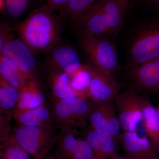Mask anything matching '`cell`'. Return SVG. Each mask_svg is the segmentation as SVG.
<instances>
[{
	"instance_id": "obj_28",
	"label": "cell",
	"mask_w": 159,
	"mask_h": 159,
	"mask_svg": "<svg viewBox=\"0 0 159 159\" xmlns=\"http://www.w3.org/2000/svg\"><path fill=\"white\" fill-rule=\"evenodd\" d=\"M15 38L12 28L7 22H1L0 25V54L2 52L5 44Z\"/></svg>"
},
{
	"instance_id": "obj_7",
	"label": "cell",
	"mask_w": 159,
	"mask_h": 159,
	"mask_svg": "<svg viewBox=\"0 0 159 159\" xmlns=\"http://www.w3.org/2000/svg\"><path fill=\"white\" fill-rule=\"evenodd\" d=\"M142 94L128 86L114 99L122 132H137L142 120Z\"/></svg>"
},
{
	"instance_id": "obj_12",
	"label": "cell",
	"mask_w": 159,
	"mask_h": 159,
	"mask_svg": "<svg viewBox=\"0 0 159 159\" xmlns=\"http://www.w3.org/2000/svg\"><path fill=\"white\" fill-rule=\"evenodd\" d=\"M125 155L132 159H159L158 152L148 137L137 132H122L119 137Z\"/></svg>"
},
{
	"instance_id": "obj_26",
	"label": "cell",
	"mask_w": 159,
	"mask_h": 159,
	"mask_svg": "<svg viewBox=\"0 0 159 159\" xmlns=\"http://www.w3.org/2000/svg\"><path fill=\"white\" fill-rule=\"evenodd\" d=\"M72 159H94L92 148L86 139H79L78 147Z\"/></svg>"
},
{
	"instance_id": "obj_20",
	"label": "cell",
	"mask_w": 159,
	"mask_h": 159,
	"mask_svg": "<svg viewBox=\"0 0 159 159\" xmlns=\"http://www.w3.org/2000/svg\"><path fill=\"white\" fill-rule=\"evenodd\" d=\"M99 0H69L60 15L70 20L79 28L84 18Z\"/></svg>"
},
{
	"instance_id": "obj_10",
	"label": "cell",
	"mask_w": 159,
	"mask_h": 159,
	"mask_svg": "<svg viewBox=\"0 0 159 159\" xmlns=\"http://www.w3.org/2000/svg\"><path fill=\"white\" fill-rule=\"evenodd\" d=\"M89 121L91 128L109 134L119 142L122 129L114 101L101 104L93 103Z\"/></svg>"
},
{
	"instance_id": "obj_11",
	"label": "cell",
	"mask_w": 159,
	"mask_h": 159,
	"mask_svg": "<svg viewBox=\"0 0 159 159\" xmlns=\"http://www.w3.org/2000/svg\"><path fill=\"white\" fill-rule=\"evenodd\" d=\"M34 53L21 40L14 38L6 43L0 55L11 60L28 79H34L36 59Z\"/></svg>"
},
{
	"instance_id": "obj_6",
	"label": "cell",
	"mask_w": 159,
	"mask_h": 159,
	"mask_svg": "<svg viewBox=\"0 0 159 159\" xmlns=\"http://www.w3.org/2000/svg\"><path fill=\"white\" fill-rule=\"evenodd\" d=\"M11 136L34 159H45L56 142L55 129L18 125Z\"/></svg>"
},
{
	"instance_id": "obj_32",
	"label": "cell",
	"mask_w": 159,
	"mask_h": 159,
	"mask_svg": "<svg viewBox=\"0 0 159 159\" xmlns=\"http://www.w3.org/2000/svg\"><path fill=\"white\" fill-rule=\"evenodd\" d=\"M45 159H58L55 156H50L48 157L47 158H46Z\"/></svg>"
},
{
	"instance_id": "obj_22",
	"label": "cell",
	"mask_w": 159,
	"mask_h": 159,
	"mask_svg": "<svg viewBox=\"0 0 159 159\" xmlns=\"http://www.w3.org/2000/svg\"><path fill=\"white\" fill-rule=\"evenodd\" d=\"M20 90L0 76V107L2 111H12L16 106Z\"/></svg>"
},
{
	"instance_id": "obj_19",
	"label": "cell",
	"mask_w": 159,
	"mask_h": 159,
	"mask_svg": "<svg viewBox=\"0 0 159 159\" xmlns=\"http://www.w3.org/2000/svg\"><path fill=\"white\" fill-rule=\"evenodd\" d=\"M79 134L76 129L61 131L56 138L57 147L55 157L58 159H72L78 147L79 139L76 136Z\"/></svg>"
},
{
	"instance_id": "obj_34",
	"label": "cell",
	"mask_w": 159,
	"mask_h": 159,
	"mask_svg": "<svg viewBox=\"0 0 159 159\" xmlns=\"http://www.w3.org/2000/svg\"><path fill=\"white\" fill-rule=\"evenodd\" d=\"M157 109L158 112L159 117V104L158 106L157 107Z\"/></svg>"
},
{
	"instance_id": "obj_30",
	"label": "cell",
	"mask_w": 159,
	"mask_h": 159,
	"mask_svg": "<svg viewBox=\"0 0 159 159\" xmlns=\"http://www.w3.org/2000/svg\"><path fill=\"white\" fill-rule=\"evenodd\" d=\"M137 1L144 10L159 14V0H137Z\"/></svg>"
},
{
	"instance_id": "obj_24",
	"label": "cell",
	"mask_w": 159,
	"mask_h": 159,
	"mask_svg": "<svg viewBox=\"0 0 159 159\" xmlns=\"http://www.w3.org/2000/svg\"><path fill=\"white\" fill-rule=\"evenodd\" d=\"M1 157L3 159H30V154L11 135L2 143Z\"/></svg>"
},
{
	"instance_id": "obj_17",
	"label": "cell",
	"mask_w": 159,
	"mask_h": 159,
	"mask_svg": "<svg viewBox=\"0 0 159 159\" xmlns=\"http://www.w3.org/2000/svg\"><path fill=\"white\" fill-rule=\"evenodd\" d=\"M45 103V99L37 80L28 79L20 90V95L15 108L26 110L36 108Z\"/></svg>"
},
{
	"instance_id": "obj_18",
	"label": "cell",
	"mask_w": 159,
	"mask_h": 159,
	"mask_svg": "<svg viewBox=\"0 0 159 159\" xmlns=\"http://www.w3.org/2000/svg\"><path fill=\"white\" fill-rule=\"evenodd\" d=\"M49 84L51 93L56 99L76 97L85 99L80 93L72 87L70 77L64 72L51 70L49 76Z\"/></svg>"
},
{
	"instance_id": "obj_13",
	"label": "cell",
	"mask_w": 159,
	"mask_h": 159,
	"mask_svg": "<svg viewBox=\"0 0 159 159\" xmlns=\"http://www.w3.org/2000/svg\"><path fill=\"white\" fill-rule=\"evenodd\" d=\"M48 52L51 70L61 71L70 76L83 65L77 51L70 46L57 45Z\"/></svg>"
},
{
	"instance_id": "obj_33",
	"label": "cell",
	"mask_w": 159,
	"mask_h": 159,
	"mask_svg": "<svg viewBox=\"0 0 159 159\" xmlns=\"http://www.w3.org/2000/svg\"><path fill=\"white\" fill-rule=\"evenodd\" d=\"M126 1H128L129 2L133 3L134 2V0H126Z\"/></svg>"
},
{
	"instance_id": "obj_15",
	"label": "cell",
	"mask_w": 159,
	"mask_h": 159,
	"mask_svg": "<svg viewBox=\"0 0 159 159\" xmlns=\"http://www.w3.org/2000/svg\"><path fill=\"white\" fill-rule=\"evenodd\" d=\"M12 118L18 125L30 127H52L53 122L50 110L45 103L36 108L20 110L14 108L11 111Z\"/></svg>"
},
{
	"instance_id": "obj_3",
	"label": "cell",
	"mask_w": 159,
	"mask_h": 159,
	"mask_svg": "<svg viewBox=\"0 0 159 159\" xmlns=\"http://www.w3.org/2000/svg\"><path fill=\"white\" fill-rule=\"evenodd\" d=\"M125 0H99L83 20L81 28L98 37L113 39L132 5Z\"/></svg>"
},
{
	"instance_id": "obj_21",
	"label": "cell",
	"mask_w": 159,
	"mask_h": 159,
	"mask_svg": "<svg viewBox=\"0 0 159 159\" xmlns=\"http://www.w3.org/2000/svg\"><path fill=\"white\" fill-rule=\"evenodd\" d=\"M0 76L19 90L28 80L11 60L3 55H0Z\"/></svg>"
},
{
	"instance_id": "obj_5",
	"label": "cell",
	"mask_w": 159,
	"mask_h": 159,
	"mask_svg": "<svg viewBox=\"0 0 159 159\" xmlns=\"http://www.w3.org/2000/svg\"><path fill=\"white\" fill-rule=\"evenodd\" d=\"M79 97L56 99L50 110L53 124L61 131L84 127L93 103Z\"/></svg>"
},
{
	"instance_id": "obj_8",
	"label": "cell",
	"mask_w": 159,
	"mask_h": 159,
	"mask_svg": "<svg viewBox=\"0 0 159 159\" xmlns=\"http://www.w3.org/2000/svg\"><path fill=\"white\" fill-rule=\"evenodd\" d=\"M128 86L144 95H159V57L124 70Z\"/></svg>"
},
{
	"instance_id": "obj_23",
	"label": "cell",
	"mask_w": 159,
	"mask_h": 159,
	"mask_svg": "<svg viewBox=\"0 0 159 159\" xmlns=\"http://www.w3.org/2000/svg\"><path fill=\"white\" fill-rule=\"evenodd\" d=\"M69 77L72 87L80 93L84 99H88L91 76L85 65L83 64L81 68Z\"/></svg>"
},
{
	"instance_id": "obj_9",
	"label": "cell",
	"mask_w": 159,
	"mask_h": 159,
	"mask_svg": "<svg viewBox=\"0 0 159 159\" xmlns=\"http://www.w3.org/2000/svg\"><path fill=\"white\" fill-rule=\"evenodd\" d=\"M84 64L91 76L89 99L94 104L113 102L120 93L122 84L116 79L107 77L88 61Z\"/></svg>"
},
{
	"instance_id": "obj_2",
	"label": "cell",
	"mask_w": 159,
	"mask_h": 159,
	"mask_svg": "<svg viewBox=\"0 0 159 159\" xmlns=\"http://www.w3.org/2000/svg\"><path fill=\"white\" fill-rule=\"evenodd\" d=\"M61 17L42 5L18 23L15 29L20 39L34 54L48 52L60 40Z\"/></svg>"
},
{
	"instance_id": "obj_4",
	"label": "cell",
	"mask_w": 159,
	"mask_h": 159,
	"mask_svg": "<svg viewBox=\"0 0 159 159\" xmlns=\"http://www.w3.org/2000/svg\"><path fill=\"white\" fill-rule=\"evenodd\" d=\"M79 44L87 61L112 79L122 70L119 52L112 40L79 29Z\"/></svg>"
},
{
	"instance_id": "obj_31",
	"label": "cell",
	"mask_w": 159,
	"mask_h": 159,
	"mask_svg": "<svg viewBox=\"0 0 159 159\" xmlns=\"http://www.w3.org/2000/svg\"><path fill=\"white\" fill-rule=\"evenodd\" d=\"M111 159H132L130 157L127 156L125 155L122 156L118 154V153L115 156Z\"/></svg>"
},
{
	"instance_id": "obj_14",
	"label": "cell",
	"mask_w": 159,
	"mask_h": 159,
	"mask_svg": "<svg viewBox=\"0 0 159 159\" xmlns=\"http://www.w3.org/2000/svg\"><path fill=\"white\" fill-rule=\"evenodd\" d=\"M84 135L92 148L94 159H111L118 153V141L109 134L89 127L86 129Z\"/></svg>"
},
{
	"instance_id": "obj_27",
	"label": "cell",
	"mask_w": 159,
	"mask_h": 159,
	"mask_svg": "<svg viewBox=\"0 0 159 159\" xmlns=\"http://www.w3.org/2000/svg\"><path fill=\"white\" fill-rule=\"evenodd\" d=\"M12 118L11 111H1V142H5L10 137V125L11 119Z\"/></svg>"
},
{
	"instance_id": "obj_1",
	"label": "cell",
	"mask_w": 159,
	"mask_h": 159,
	"mask_svg": "<svg viewBox=\"0 0 159 159\" xmlns=\"http://www.w3.org/2000/svg\"><path fill=\"white\" fill-rule=\"evenodd\" d=\"M150 12L134 20L125 18L113 39L123 70L159 57V14Z\"/></svg>"
},
{
	"instance_id": "obj_29",
	"label": "cell",
	"mask_w": 159,
	"mask_h": 159,
	"mask_svg": "<svg viewBox=\"0 0 159 159\" xmlns=\"http://www.w3.org/2000/svg\"><path fill=\"white\" fill-rule=\"evenodd\" d=\"M42 5L48 7L52 11H59L60 13L64 9L69 0H41Z\"/></svg>"
},
{
	"instance_id": "obj_16",
	"label": "cell",
	"mask_w": 159,
	"mask_h": 159,
	"mask_svg": "<svg viewBox=\"0 0 159 159\" xmlns=\"http://www.w3.org/2000/svg\"><path fill=\"white\" fill-rule=\"evenodd\" d=\"M142 120L148 139L159 151V117L148 95L142 94Z\"/></svg>"
},
{
	"instance_id": "obj_25",
	"label": "cell",
	"mask_w": 159,
	"mask_h": 159,
	"mask_svg": "<svg viewBox=\"0 0 159 159\" xmlns=\"http://www.w3.org/2000/svg\"><path fill=\"white\" fill-rule=\"evenodd\" d=\"M5 14L11 19L19 18L27 11L33 0H4Z\"/></svg>"
}]
</instances>
